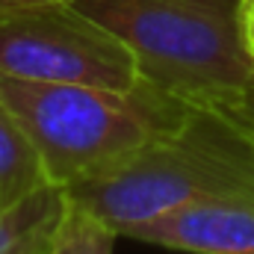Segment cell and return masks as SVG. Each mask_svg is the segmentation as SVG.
<instances>
[{"instance_id": "cell-1", "label": "cell", "mask_w": 254, "mask_h": 254, "mask_svg": "<svg viewBox=\"0 0 254 254\" xmlns=\"http://www.w3.org/2000/svg\"><path fill=\"white\" fill-rule=\"evenodd\" d=\"M107 27L160 95L254 127V57L240 0H74Z\"/></svg>"}, {"instance_id": "cell-2", "label": "cell", "mask_w": 254, "mask_h": 254, "mask_svg": "<svg viewBox=\"0 0 254 254\" xmlns=\"http://www.w3.org/2000/svg\"><path fill=\"white\" fill-rule=\"evenodd\" d=\"M65 195L119 237L195 201L254 198V127L190 110L178 127L145 142L122 166Z\"/></svg>"}, {"instance_id": "cell-3", "label": "cell", "mask_w": 254, "mask_h": 254, "mask_svg": "<svg viewBox=\"0 0 254 254\" xmlns=\"http://www.w3.org/2000/svg\"><path fill=\"white\" fill-rule=\"evenodd\" d=\"M0 101L39 151L48 181L63 190L122 166L190 113V107L145 83L136 89H107L0 77Z\"/></svg>"}, {"instance_id": "cell-4", "label": "cell", "mask_w": 254, "mask_h": 254, "mask_svg": "<svg viewBox=\"0 0 254 254\" xmlns=\"http://www.w3.org/2000/svg\"><path fill=\"white\" fill-rule=\"evenodd\" d=\"M0 77L107 89L142 83L130 51L77 3L0 12Z\"/></svg>"}, {"instance_id": "cell-5", "label": "cell", "mask_w": 254, "mask_h": 254, "mask_svg": "<svg viewBox=\"0 0 254 254\" xmlns=\"http://www.w3.org/2000/svg\"><path fill=\"white\" fill-rule=\"evenodd\" d=\"M127 237L187 254H254V198L195 201L133 228Z\"/></svg>"}, {"instance_id": "cell-6", "label": "cell", "mask_w": 254, "mask_h": 254, "mask_svg": "<svg viewBox=\"0 0 254 254\" xmlns=\"http://www.w3.org/2000/svg\"><path fill=\"white\" fill-rule=\"evenodd\" d=\"M68 204L63 187L45 184L12 207L0 210V254H36L51 246Z\"/></svg>"}, {"instance_id": "cell-7", "label": "cell", "mask_w": 254, "mask_h": 254, "mask_svg": "<svg viewBox=\"0 0 254 254\" xmlns=\"http://www.w3.org/2000/svg\"><path fill=\"white\" fill-rule=\"evenodd\" d=\"M51 184L42 166L39 151L12 110L0 101V210L18 204L30 192Z\"/></svg>"}, {"instance_id": "cell-8", "label": "cell", "mask_w": 254, "mask_h": 254, "mask_svg": "<svg viewBox=\"0 0 254 254\" xmlns=\"http://www.w3.org/2000/svg\"><path fill=\"white\" fill-rule=\"evenodd\" d=\"M119 234L101 222L92 210L71 201L65 204V213L51 237L48 254H113Z\"/></svg>"}, {"instance_id": "cell-9", "label": "cell", "mask_w": 254, "mask_h": 254, "mask_svg": "<svg viewBox=\"0 0 254 254\" xmlns=\"http://www.w3.org/2000/svg\"><path fill=\"white\" fill-rule=\"evenodd\" d=\"M240 24H243L246 48L254 57V0H240Z\"/></svg>"}, {"instance_id": "cell-10", "label": "cell", "mask_w": 254, "mask_h": 254, "mask_svg": "<svg viewBox=\"0 0 254 254\" xmlns=\"http://www.w3.org/2000/svg\"><path fill=\"white\" fill-rule=\"evenodd\" d=\"M51 3H74V0H0V12L33 9V6H51Z\"/></svg>"}, {"instance_id": "cell-11", "label": "cell", "mask_w": 254, "mask_h": 254, "mask_svg": "<svg viewBox=\"0 0 254 254\" xmlns=\"http://www.w3.org/2000/svg\"><path fill=\"white\" fill-rule=\"evenodd\" d=\"M36 254H48V249H45V252H36Z\"/></svg>"}]
</instances>
